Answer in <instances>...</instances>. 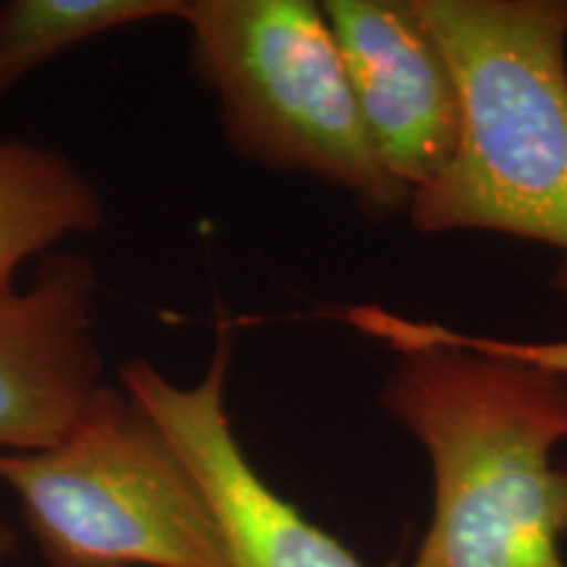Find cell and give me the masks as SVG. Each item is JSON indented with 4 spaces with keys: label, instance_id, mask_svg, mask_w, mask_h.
Listing matches in <instances>:
<instances>
[{
    "label": "cell",
    "instance_id": "cell-7",
    "mask_svg": "<svg viewBox=\"0 0 567 567\" xmlns=\"http://www.w3.org/2000/svg\"><path fill=\"white\" fill-rule=\"evenodd\" d=\"M95 295L87 255L59 250L40 258L27 287L0 295V452L59 444L109 386Z\"/></svg>",
    "mask_w": 567,
    "mask_h": 567
},
{
    "label": "cell",
    "instance_id": "cell-6",
    "mask_svg": "<svg viewBox=\"0 0 567 567\" xmlns=\"http://www.w3.org/2000/svg\"><path fill=\"white\" fill-rule=\"evenodd\" d=\"M360 118L379 161L410 197L455 158L463 101L413 0H326Z\"/></svg>",
    "mask_w": 567,
    "mask_h": 567
},
{
    "label": "cell",
    "instance_id": "cell-3",
    "mask_svg": "<svg viewBox=\"0 0 567 567\" xmlns=\"http://www.w3.org/2000/svg\"><path fill=\"white\" fill-rule=\"evenodd\" d=\"M176 21L234 151L344 189L379 216L408 210L410 189L373 151L321 3L184 0Z\"/></svg>",
    "mask_w": 567,
    "mask_h": 567
},
{
    "label": "cell",
    "instance_id": "cell-10",
    "mask_svg": "<svg viewBox=\"0 0 567 567\" xmlns=\"http://www.w3.org/2000/svg\"><path fill=\"white\" fill-rule=\"evenodd\" d=\"M344 321L363 334L384 339L396 352L410 350V347H460V350L534 365L538 371L567 379V342H509V339L460 334V331L439 323L410 321V318L389 313L375 305H352L344 313Z\"/></svg>",
    "mask_w": 567,
    "mask_h": 567
},
{
    "label": "cell",
    "instance_id": "cell-5",
    "mask_svg": "<svg viewBox=\"0 0 567 567\" xmlns=\"http://www.w3.org/2000/svg\"><path fill=\"white\" fill-rule=\"evenodd\" d=\"M231 354L234 331L221 323L208 368L195 384H176L151 360L134 358L118 365V386L151 415L189 467L231 567H368L274 492L247 460L226 410Z\"/></svg>",
    "mask_w": 567,
    "mask_h": 567
},
{
    "label": "cell",
    "instance_id": "cell-2",
    "mask_svg": "<svg viewBox=\"0 0 567 567\" xmlns=\"http://www.w3.org/2000/svg\"><path fill=\"white\" fill-rule=\"evenodd\" d=\"M455 74L463 137L410 197L417 231H502L557 250L567 297V0H413Z\"/></svg>",
    "mask_w": 567,
    "mask_h": 567
},
{
    "label": "cell",
    "instance_id": "cell-4",
    "mask_svg": "<svg viewBox=\"0 0 567 567\" xmlns=\"http://www.w3.org/2000/svg\"><path fill=\"white\" fill-rule=\"evenodd\" d=\"M0 484L51 567H231L179 452L122 386L38 452H0Z\"/></svg>",
    "mask_w": 567,
    "mask_h": 567
},
{
    "label": "cell",
    "instance_id": "cell-9",
    "mask_svg": "<svg viewBox=\"0 0 567 567\" xmlns=\"http://www.w3.org/2000/svg\"><path fill=\"white\" fill-rule=\"evenodd\" d=\"M184 0H6L0 3V101L32 69L126 27L179 19Z\"/></svg>",
    "mask_w": 567,
    "mask_h": 567
},
{
    "label": "cell",
    "instance_id": "cell-1",
    "mask_svg": "<svg viewBox=\"0 0 567 567\" xmlns=\"http://www.w3.org/2000/svg\"><path fill=\"white\" fill-rule=\"evenodd\" d=\"M381 405L425 446L434 513L413 567H567V379L460 347L400 350Z\"/></svg>",
    "mask_w": 567,
    "mask_h": 567
},
{
    "label": "cell",
    "instance_id": "cell-11",
    "mask_svg": "<svg viewBox=\"0 0 567 567\" xmlns=\"http://www.w3.org/2000/svg\"><path fill=\"white\" fill-rule=\"evenodd\" d=\"M13 551H17V530L6 520H0V563L9 559Z\"/></svg>",
    "mask_w": 567,
    "mask_h": 567
},
{
    "label": "cell",
    "instance_id": "cell-8",
    "mask_svg": "<svg viewBox=\"0 0 567 567\" xmlns=\"http://www.w3.org/2000/svg\"><path fill=\"white\" fill-rule=\"evenodd\" d=\"M105 224L97 187L66 155L27 140H0V295L32 258Z\"/></svg>",
    "mask_w": 567,
    "mask_h": 567
}]
</instances>
